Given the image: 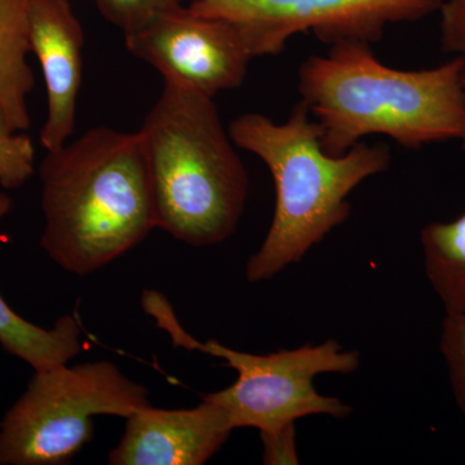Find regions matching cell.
Listing matches in <instances>:
<instances>
[{"label": "cell", "instance_id": "1", "mask_svg": "<svg viewBox=\"0 0 465 465\" xmlns=\"http://www.w3.org/2000/svg\"><path fill=\"white\" fill-rule=\"evenodd\" d=\"M463 69L461 56L430 69H393L370 43L347 41L302 61L298 90L327 154H345L370 134L420 149L463 140Z\"/></svg>", "mask_w": 465, "mask_h": 465}, {"label": "cell", "instance_id": "2", "mask_svg": "<svg viewBox=\"0 0 465 465\" xmlns=\"http://www.w3.org/2000/svg\"><path fill=\"white\" fill-rule=\"evenodd\" d=\"M42 249L61 268L88 275L157 229L148 159L139 131L94 127L47 152L39 168Z\"/></svg>", "mask_w": 465, "mask_h": 465}, {"label": "cell", "instance_id": "3", "mask_svg": "<svg viewBox=\"0 0 465 465\" xmlns=\"http://www.w3.org/2000/svg\"><path fill=\"white\" fill-rule=\"evenodd\" d=\"M232 143L262 159L273 177L275 208L271 228L246 265L251 283L272 280L321 243L351 216L348 197L369 177L391 166L385 143H360L342 155H330L302 101L284 124L260 113L232 119Z\"/></svg>", "mask_w": 465, "mask_h": 465}, {"label": "cell", "instance_id": "4", "mask_svg": "<svg viewBox=\"0 0 465 465\" xmlns=\"http://www.w3.org/2000/svg\"><path fill=\"white\" fill-rule=\"evenodd\" d=\"M139 133L157 229L193 247L228 240L243 215L250 180L213 97L163 81Z\"/></svg>", "mask_w": 465, "mask_h": 465}, {"label": "cell", "instance_id": "5", "mask_svg": "<svg viewBox=\"0 0 465 465\" xmlns=\"http://www.w3.org/2000/svg\"><path fill=\"white\" fill-rule=\"evenodd\" d=\"M142 300L143 311L168 333L174 347L220 358L237 371L234 384L203 397L228 412L234 430L256 428L262 439H271L293 433L295 421L307 416L345 419L353 411L347 403L323 396L314 387L318 375L351 374L360 366V353L344 351L335 339L265 356L244 353L213 339L195 341L183 330L163 293L145 291Z\"/></svg>", "mask_w": 465, "mask_h": 465}, {"label": "cell", "instance_id": "6", "mask_svg": "<svg viewBox=\"0 0 465 465\" xmlns=\"http://www.w3.org/2000/svg\"><path fill=\"white\" fill-rule=\"evenodd\" d=\"M148 391L109 361L35 371L0 421V465H64L94 439V416H128Z\"/></svg>", "mask_w": 465, "mask_h": 465}, {"label": "cell", "instance_id": "7", "mask_svg": "<svg viewBox=\"0 0 465 465\" xmlns=\"http://www.w3.org/2000/svg\"><path fill=\"white\" fill-rule=\"evenodd\" d=\"M200 16L231 21L252 57L282 54L292 36L312 33L324 45H375L393 24L439 12L442 0H185Z\"/></svg>", "mask_w": 465, "mask_h": 465}, {"label": "cell", "instance_id": "8", "mask_svg": "<svg viewBox=\"0 0 465 465\" xmlns=\"http://www.w3.org/2000/svg\"><path fill=\"white\" fill-rule=\"evenodd\" d=\"M133 56L163 81L213 97L243 84L252 54L238 27L223 18L200 16L188 5L173 9L140 32L124 35Z\"/></svg>", "mask_w": 465, "mask_h": 465}, {"label": "cell", "instance_id": "9", "mask_svg": "<svg viewBox=\"0 0 465 465\" xmlns=\"http://www.w3.org/2000/svg\"><path fill=\"white\" fill-rule=\"evenodd\" d=\"M29 45L47 91V118L39 139L43 148L54 152L74 134L84 78V26L70 0H30Z\"/></svg>", "mask_w": 465, "mask_h": 465}, {"label": "cell", "instance_id": "10", "mask_svg": "<svg viewBox=\"0 0 465 465\" xmlns=\"http://www.w3.org/2000/svg\"><path fill=\"white\" fill-rule=\"evenodd\" d=\"M112 465H202L228 440L234 427L228 412L204 400L193 409L164 410L150 405L128 416Z\"/></svg>", "mask_w": 465, "mask_h": 465}, {"label": "cell", "instance_id": "11", "mask_svg": "<svg viewBox=\"0 0 465 465\" xmlns=\"http://www.w3.org/2000/svg\"><path fill=\"white\" fill-rule=\"evenodd\" d=\"M12 206L11 198L0 193V219L11 213ZM0 345L34 371H45L66 365L81 353V329L70 314L58 318L52 329L27 322L0 295Z\"/></svg>", "mask_w": 465, "mask_h": 465}, {"label": "cell", "instance_id": "12", "mask_svg": "<svg viewBox=\"0 0 465 465\" xmlns=\"http://www.w3.org/2000/svg\"><path fill=\"white\" fill-rule=\"evenodd\" d=\"M30 0H0V110L16 131L32 125L27 96L35 85L27 64Z\"/></svg>", "mask_w": 465, "mask_h": 465}, {"label": "cell", "instance_id": "13", "mask_svg": "<svg viewBox=\"0 0 465 465\" xmlns=\"http://www.w3.org/2000/svg\"><path fill=\"white\" fill-rule=\"evenodd\" d=\"M425 274L446 313H465V213L420 232Z\"/></svg>", "mask_w": 465, "mask_h": 465}, {"label": "cell", "instance_id": "14", "mask_svg": "<svg viewBox=\"0 0 465 465\" xmlns=\"http://www.w3.org/2000/svg\"><path fill=\"white\" fill-rule=\"evenodd\" d=\"M35 171V148L32 137L16 131L0 110V185L15 191L25 185Z\"/></svg>", "mask_w": 465, "mask_h": 465}, {"label": "cell", "instance_id": "15", "mask_svg": "<svg viewBox=\"0 0 465 465\" xmlns=\"http://www.w3.org/2000/svg\"><path fill=\"white\" fill-rule=\"evenodd\" d=\"M101 16L124 35L140 32L185 0H94Z\"/></svg>", "mask_w": 465, "mask_h": 465}, {"label": "cell", "instance_id": "16", "mask_svg": "<svg viewBox=\"0 0 465 465\" xmlns=\"http://www.w3.org/2000/svg\"><path fill=\"white\" fill-rule=\"evenodd\" d=\"M440 349L448 367L452 394L465 415V313H446Z\"/></svg>", "mask_w": 465, "mask_h": 465}, {"label": "cell", "instance_id": "17", "mask_svg": "<svg viewBox=\"0 0 465 465\" xmlns=\"http://www.w3.org/2000/svg\"><path fill=\"white\" fill-rule=\"evenodd\" d=\"M439 12L440 48L465 57V0H442Z\"/></svg>", "mask_w": 465, "mask_h": 465}, {"label": "cell", "instance_id": "18", "mask_svg": "<svg viewBox=\"0 0 465 465\" xmlns=\"http://www.w3.org/2000/svg\"><path fill=\"white\" fill-rule=\"evenodd\" d=\"M461 57H463V56H461ZM463 87H464V91H465V57H464V69H463ZM461 142H463V146H464V150H465V134H464L463 140H461Z\"/></svg>", "mask_w": 465, "mask_h": 465}]
</instances>
